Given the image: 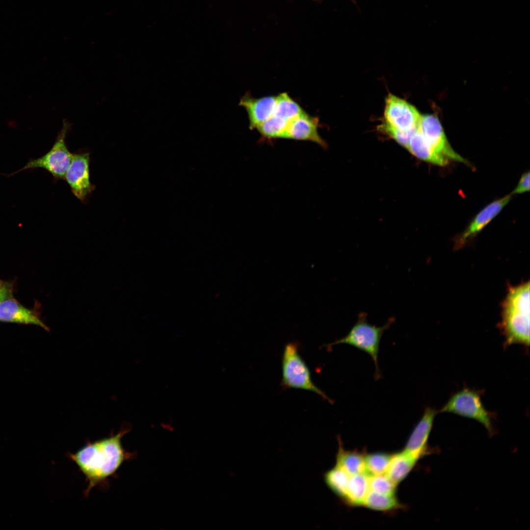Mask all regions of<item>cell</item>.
<instances>
[{
  "mask_svg": "<svg viewBox=\"0 0 530 530\" xmlns=\"http://www.w3.org/2000/svg\"><path fill=\"white\" fill-rule=\"evenodd\" d=\"M129 429L122 428L116 434L89 442L68 455L85 477L86 496L93 488L106 484L125 461L134 456L133 453L127 451L122 443V437Z\"/></svg>",
  "mask_w": 530,
  "mask_h": 530,
  "instance_id": "cell-1",
  "label": "cell"
},
{
  "mask_svg": "<svg viewBox=\"0 0 530 530\" xmlns=\"http://www.w3.org/2000/svg\"><path fill=\"white\" fill-rule=\"evenodd\" d=\"M530 282L509 286L502 305L499 328L506 348L513 344L530 345Z\"/></svg>",
  "mask_w": 530,
  "mask_h": 530,
  "instance_id": "cell-2",
  "label": "cell"
},
{
  "mask_svg": "<svg viewBox=\"0 0 530 530\" xmlns=\"http://www.w3.org/2000/svg\"><path fill=\"white\" fill-rule=\"evenodd\" d=\"M394 321L395 318H391L383 326H376L368 322L366 313L361 312L358 315L356 322L349 332L344 337L327 344L326 346L329 349L333 345L346 344L367 353L374 363V377L377 380L381 377L378 362L380 340L384 332L390 328Z\"/></svg>",
  "mask_w": 530,
  "mask_h": 530,
  "instance_id": "cell-3",
  "label": "cell"
},
{
  "mask_svg": "<svg viewBox=\"0 0 530 530\" xmlns=\"http://www.w3.org/2000/svg\"><path fill=\"white\" fill-rule=\"evenodd\" d=\"M282 385L284 388L313 392L333 403V400L313 382L309 369L299 353L296 342H291L285 345L282 355Z\"/></svg>",
  "mask_w": 530,
  "mask_h": 530,
  "instance_id": "cell-4",
  "label": "cell"
},
{
  "mask_svg": "<svg viewBox=\"0 0 530 530\" xmlns=\"http://www.w3.org/2000/svg\"><path fill=\"white\" fill-rule=\"evenodd\" d=\"M482 392L464 388L452 395L439 412L451 413L475 420L482 424L490 435L494 433L493 421L495 414L484 406Z\"/></svg>",
  "mask_w": 530,
  "mask_h": 530,
  "instance_id": "cell-5",
  "label": "cell"
},
{
  "mask_svg": "<svg viewBox=\"0 0 530 530\" xmlns=\"http://www.w3.org/2000/svg\"><path fill=\"white\" fill-rule=\"evenodd\" d=\"M69 127L68 123L64 122L51 149L43 156L30 160L25 166L11 175L25 170L40 168L47 171L55 180L64 179L73 155L65 141Z\"/></svg>",
  "mask_w": 530,
  "mask_h": 530,
  "instance_id": "cell-6",
  "label": "cell"
},
{
  "mask_svg": "<svg viewBox=\"0 0 530 530\" xmlns=\"http://www.w3.org/2000/svg\"><path fill=\"white\" fill-rule=\"evenodd\" d=\"M384 124L404 132H414L419 126L421 115L406 101L390 94L385 100Z\"/></svg>",
  "mask_w": 530,
  "mask_h": 530,
  "instance_id": "cell-7",
  "label": "cell"
},
{
  "mask_svg": "<svg viewBox=\"0 0 530 530\" xmlns=\"http://www.w3.org/2000/svg\"><path fill=\"white\" fill-rule=\"evenodd\" d=\"M90 153L81 152L74 153L64 179L72 192L80 201L84 202L95 188L90 181Z\"/></svg>",
  "mask_w": 530,
  "mask_h": 530,
  "instance_id": "cell-8",
  "label": "cell"
},
{
  "mask_svg": "<svg viewBox=\"0 0 530 530\" xmlns=\"http://www.w3.org/2000/svg\"><path fill=\"white\" fill-rule=\"evenodd\" d=\"M419 129L437 152L445 156L450 161H458L470 165L468 160L452 148L436 116L431 114L422 115Z\"/></svg>",
  "mask_w": 530,
  "mask_h": 530,
  "instance_id": "cell-9",
  "label": "cell"
},
{
  "mask_svg": "<svg viewBox=\"0 0 530 530\" xmlns=\"http://www.w3.org/2000/svg\"><path fill=\"white\" fill-rule=\"evenodd\" d=\"M510 193L494 201L481 210L465 230L455 238L454 248L459 249L475 237L502 211L512 197Z\"/></svg>",
  "mask_w": 530,
  "mask_h": 530,
  "instance_id": "cell-10",
  "label": "cell"
},
{
  "mask_svg": "<svg viewBox=\"0 0 530 530\" xmlns=\"http://www.w3.org/2000/svg\"><path fill=\"white\" fill-rule=\"evenodd\" d=\"M438 411L425 407L421 418L413 428L404 450L420 459L428 452V440Z\"/></svg>",
  "mask_w": 530,
  "mask_h": 530,
  "instance_id": "cell-11",
  "label": "cell"
},
{
  "mask_svg": "<svg viewBox=\"0 0 530 530\" xmlns=\"http://www.w3.org/2000/svg\"><path fill=\"white\" fill-rule=\"evenodd\" d=\"M318 118L304 111L290 122L282 138L308 140L325 147V142L318 134Z\"/></svg>",
  "mask_w": 530,
  "mask_h": 530,
  "instance_id": "cell-12",
  "label": "cell"
},
{
  "mask_svg": "<svg viewBox=\"0 0 530 530\" xmlns=\"http://www.w3.org/2000/svg\"><path fill=\"white\" fill-rule=\"evenodd\" d=\"M276 100L277 96L254 98L246 94L241 98L239 105L247 111L250 129H257L269 118L274 112Z\"/></svg>",
  "mask_w": 530,
  "mask_h": 530,
  "instance_id": "cell-13",
  "label": "cell"
},
{
  "mask_svg": "<svg viewBox=\"0 0 530 530\" xmlns=\"http://www.w3.org/2000/svg\"><path fill=\"white\" fill-rule=\"evenodd\" d=\"M0 321L35 325L45 330H49L37 314L13 297L6 299L0 304Z\"/></svg>",
  "mask_w": 530,
  "mask_h": 530,
  "instance_id": "cell-14",
  "label": "cell"
},
{
  "mask_svg": "<svg viewBox=\"0 0 530 530\" xmlns=\"http://www.w3.org/2000/svg\"><path fill=\"white\" fill-rule=\"evenodd\" d=\"M406 149L418 159L433 164L445 166L450 161L447 158L432 147L419 130V127L411 136Z\"/></svg>",
  "mask_w": 530,
  "mask_h": 530,
  "instance_id": "cell-15",
  "label": "cell"
},
{
  "mask_svg": "<svg viewBox=\"0 0 530 530\" xmlns=\"http://www.w3.org/2000/svg\"><path fill=\"white\" fill-rule=\"evenodd\" d=\"M419 460L404 450L393 454L386 474L398 485L408 475Z\"/></svg>",
  "mask_w": 530,
  "mask_h": 530,
  "instance_id": "cell-16",
  "label": "cell"
},
{
  "mask_svg": "<svg viewBox=\"0 0 530 530\" xmlns=\"http://www.w3.org/2000/svg\"><path fill=\"white\" fill-rule=\"evenodd\" d=\"M369 491L370 476L366 473L350 476L343 501L350 506H363Z\"/></svg>",
  "mask_w": 530,
  "mask_h": 530,
  "instance_id": "cell-17",
  "label": "cell"
},
{
  "mask_svg": "<svg viewBox=\"0 0 530 530\" xmlns=\"http://www.w3.org/2000/svg\"><path fill=\"white\" fill-rule=\"evenodd\" d=\"M336 466L349 476L366 473L365 455L361 452L345 450L339 442Z\"/></svg>",
  "mask_w": 530,
  "mask_h": 530,
  "instance_id": "cell-18",
  "label": "cell"
},
{
  "mask_svg": "<svg viewBox=\"0 0 530 530\" xmlns=\"http://www.w3.org/2000/svg\"><path fill=\"white\" fill-rule=\"evenodd\" d=\"M363 506L373 510L388 512L401 507L396 495H386L370 490Z\"/></svg>",
  "mask_w": 530,
  "mask_h": 530,
  "instance_id": "cell-19",
  "label": "cell"
},
{
  "mask_svg": "<svg viewBox=\"0 0 530 530\" xmlns=\"http://www.w3.org/2000/svg\"><path fill=\"white\" fill-rule=\"evenodd\" d=\"M350 477L344 471L335 465L324 473L323 479L329 489L344 501Z\"/></svg>",
  "mask_w": 530,
  "mask_h": 530,
  "instance_id": "cell-20",
  "label": "cell"
},
{
  "mask_svg": "<svg viewBox=\"0 0 530 530\" xmlns=\"http://www.w3.org/2000/svg\"><path fill=\"white\" fill-rule=\"evenodd\" d=\"M304 110L299 104L287 93L277 96L275 107L273 114L290 122Z\"/></svg>",
  "mask_w": 530,
  "mask_h": 530,
  "instance_id": "cell-21",
  "label": "cell"
},
{
  "mask_svg": "<svg viewBox=\"0 0 530 530\" xmlns=\"http://www.w3.org/2000/svg\"><path fill=\"white\" fill-rule=\"evenodd\" d=\"M392 456L383 452L365 454L366 473L370 476L386 474Z\"/></svg>",
  "mask_w": 530,
  "mask_h": 530,
  "instance_id": "cell-22",
  "label": "cell"
},
{
  "mask_svg": "<svg viewBox=\"0 0 530 530\" xmlns=\"http://www.w3.org/2000/svg\"><path fill=\"white\" fill-rule=\"evenodd\" d=\"M397 485L386 474L370 476V490L386 495H396Z\"/></svg>",
  "mask_w": 530,
  "mask_h": 530,
  "instance_id": "cell-23",
  "label": "cell"
},
{
  "mask_svg": "<svg viewBox=\"0 0 530 530\" xmlns=\"http://www.w3.org/2000/svg\"><path fill=\"white\" fill-rule=\"evenodd\" d=\"M380 129L405 148L408 144L411 136L416 131L404 132L392 128L384 123L380 126Z\"/></svg>",
  "mask_w": 530,
  "mask_h": 530,
  "instance_id": "cell-24",
  "label": "cell"
},
{
  "mask_svg": "<svg viewBox=\"0 0 530 530\" xmlns=\"http://www.w3.org/2000/svg\"><path fill=\"white\" fill-rule=\"evenodd\" d=\"M530 190V172L528 171L524 173L521 176L519 181L514 189L511 192L512 195L515 194H520L524 193Z\"/></svg>",
  "mask_w": 530,
  "mask_h": 530,
  "instance_id": "cell-25",
  "label": "cell"
},
{
  "mask_svg": "<svg viewBox=\"0 0 530 530\" xmlns=\"http://www.w3.org/2000/svg\"><path fill=\"white\" fill-rule=\"evenodd\" d=\"M13 286L12 284L0 280V304L10 297H12Z\"/></svg>",
  "mask_w": 530,
  "mask_h": 530,
  "instance_id": "cell-26",
  "label": "cell"
}]
</instances>
